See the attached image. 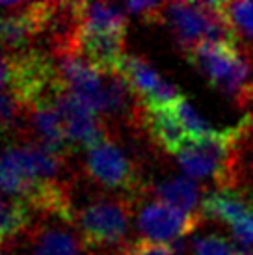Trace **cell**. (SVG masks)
<instances>
[{"label":"cell","mask_w":253,"mask_h":255,"mask_svg":"<svg viewBox=\"0 0 253 255\" xmlns=\"http://www.w3.org/2000/svg\"><path fill=\"white\" fill-rule=\"evenodd\" d=\"M164 6L160 2H125V9L128 13L138 15L147 22H162L164 17Z\"/></svg>","instance_id":"20"},{"label":"cell","mask_w":253,"mask_h":255,"mask_svg":"<svg viewBox=\"0 0 253 255\" xmlns=\"http://www.w3.org/2000/svg\"><path fill=\"white\" fill-rule=\"evenodd\" d=\"M54 7V2H32L0 13V45L17 52L26 50L30 39L47 30Z\"/></svg>","instance_id":"6"},{"label":"cell","mask_w":253,"mask_h":255,"mask_svg":"<svg viewBox=\"0 0 253 255\" xmlns=\"http://www.w3.org/2000/svg\"><path fill=\"white\" fill-rule=\"evenodd\" d=\"M88 175L108 190L136 194L140 190V175L128 156L110 140L93 147L86 155Z\"/></svg>","instance_id":"4"},{"label":"cell","mask_w":253,"mask_h":255,"mask_svg":"<svg viewBox=\"0 0 253 255\" xmlns=\"http://www.w3.org/2000/svg\"><path fill=\"white\" fill-rule=\"evenodd\" d=\"M7 86V56L2 54L0 50V90Z\"/></svg>","instance_id":"22"},{"label":"cell","mask_w":253,"mask_h":255,"mask_svg":"<svg viewBox=\"0 0 253 255\" xmlns=\"http://www.w3.org/2000/svg\"><path fill=\"white\" fill-rule=\"evenodd\" d=\"M199 213L203 218L222 222L231 229L253 213V198L246 190L220 188L205 196Z\"/></svg>","instance_id":"8"},{"label":"cell","mask_w":253,"mask_h":255,"mask_svg":"<svg viewBox=\"0 0 253 255\" xmlns=\"http://www.w3.org/2000/svg\"><path fill=\"white\" fill-rule=\"evenodd\" d=\"M141 123H143V127L147 128L151 138L164 151L173 153L175 156L183 151V147L190 140L181 120L177 118L173 103L166 105V107H156V108L143 107Z\"/></svg>","instance_id":"9"},{"label":"cell","mask_w":253,"mask_h":255,"mask_svg":"<svg viewBox=\"0 0 253 255\" xmlns=\"http://www.w3.org/2000/svg\"><path fill=\"white\" fill-rule=\"evenodd\" d=\"M58 75L62 82L78 99L84 103L93 114L101 116L105 110V78L95 65L84 56L71 54L62 56L58 62Z\"/></svg>","instance_id":"7"},{"label":"cell","mask_w":253,"mask_h":255,"mask_svg":"<svg viewBox=\"0 0 253 255\" xmlns=\"http://www.w3.org/2000/svg\"><path fill=\"white\" fill-rule=\"evenodd\" d=\"M125 32H80V56L101 73H116L123 54Z\"/></svg>","instance_id":"10"},{"label":"cell","mask_w":253,"mask_h":255,"mask_svg":"<svg viewBox=\"0 0 253 255\" xmlns=\"http://www.w3.org/2000/svg\"><path fill=\"white\" fill-rule=\"evenodd\" d=\"M237 140L239 125L224 130H212L201 140H188L183 151L177 155L179 168L188 175V179L203 181L212 177L216 183H220L231 160Z\"/></svg>","instance_id":"3"},{"label":"cell","mask_w":253,"mask_h":255,"mask_svg":"<svg viewBox=\"0 0 253 255\" xmlns=\"http://www.w3.org/2000/svg\"><path fill=\"white\" fill-rule=\"evenodd\" d=\"M0 255H6V254H4V252H0Z\"/></svg>","instance_id":"24"},{"label":"cell","mask_w":253,"mask_h":255,"mask_svg":"<svg viewBox=\"0 0 253 255\" xmlns=\"http://www.w3.org/2000/svg\"><path fill=\"white\" fill-rule=\"evenodd\" d=\"M225 17L231 22L235 32L246 39L253 41V2L242 0V2H229L225 4Z\"/></svg>","instance_id":"18"},{"label":"cell","mask_w":253,"mask_h":255,"mask_svg":"<svg viewBox=\"0 0 253 255\" xmlns=\"http://www.w3.org/2000/svg\"><path fill=\"white\" fill-rule=\"evenodd\" d=\"M82 32H125L126 15L108 2H78Z\"/></svg>","instance_id":"14"},{"label":"cell","mask_w":253,"mask_h":255,"mask_svg":"<svg viewBox=\"0 0 253 255\" xmlns=\"http://www.w3.org/2000/svg\"><path fill=\"white\" fill-rule=\"evenodd\" d=\"M58 78V67L41 50L26 49L7 56V88L26 110L49 99Z\"/></svg>","instance_id":"2"},{"label":"cell","mask_w":253,"mask_h":255,"mask_svg":"<svg viewBox=\"0 0 253 255\" xmlns=\"http://www.w3.org/2000/svg\"><path fill=\"white\" fill-rule=\"evenodd\" d=\"M116 73H120L121 77L125 78L130 86V90L138 95L140 101L147 99L149 95L162 84V78L153 69V65L149 64L147 60L134 56V54H125L121 58Z\"/></svg>","instance_id":"15"},{"label":"cell","mask_w":253,"mask_h":255,"mask_svg":"<svg viewBox=\"0 0 253 255\" xmlns=\"http://www.w3.org/2000/svg\"><path fill=\"white\" fill-rule=\"evenodd\" d=\"M121 255H173V252L169 248V244L138 239V241L126 244Z\"/></svg>","instance_id":"21"},{"label":"cell","mask_w":253,"mask_h":255,"mask_svg":"<svg viewBox=\"0 0 253 255\" xmlns=\"http://www.w3.org/2000/svg\"><path fill=\"white\" fill-rule=\"evenodd\" d=\"M32 255H86V244L65 227L43 226L32 235Z\"/></svg>","instance_id":"13"},{"label":"cell","mask_w":253,"mask_h":255,"mask_svg":"<svg viewBox=\"0 0 253 255\" xmlns=\"http://www.w3.org/2000/svg\"><path fill=\"white\" fill-rule=\"evenodd\" d=\"M192 255H235L237 246L224 235H205V237H196L192 241Z\"/></svg>","instance_id":"19"},{"label":"cell","mask_w":253,"mask_h":255,"mask_svg":"<svg viewBox=\"0 0 253 255\" xmlns=\"http://www.w3.org/2000/svg\"><path fill=\"white\" fill-rule=\"evenodd\" d=\"M28 110L30 123H32L35 136H37L35 143H39L47 151L63 158L73 147H71L69 140H67L63 121L60 118V114L56 112V108L52 107V103L49 99H45L41 103L34 105L32 108H28Z\"/></svg>","instance_id":"11"},{"label":"cell","mask_w":253,"mask_h":255,"mask_svg":"<svg viewBox=\"0 0 253 255\" xmlns=\"http://www.w3.org/2000/svg\"><path fill=\"white\" fill-rule=\"evenodd\" d=\"M201 222V213H181L160 201H151L143 205L138 214V229L143 235V239L162 244H169L177 239H186L196 231V227Z\"/></svg>","instance_id":"5"},{"label":"cell","mask_w":253,"mask_h":255,"mask_svg":"<svg viewBox=\"0 0 253 255\" xmlns=\"http://www.w3.org/2000/svg\"><path fill=\"white\" fill-rule=\"evenodd\" d=\"M173 108H175L177 118L181 120L190 140H201V138H205V136H209L212 132L209 121H205L203 116L197 112L196 107L186 97L175 101Z\"/></svg>","instance_id":"17"},{"label":"cell","mask_w":253,"mask_h":255,"mask_svg":"<svg viewBox=\"0 0 253 255\" xmlns=\"http://www.w3.org/2000/svg\"><path fill=\"white\" fill-rule=\"evenodd\" d=\"M132 222V201L101 198L77 214V227L86 246L108 248L125 241Z\"/></svg>","instance_id":"1"},{"label":"cell","mask_w":253,"mask_h":255,"mask_svg":"<svg viewBox=\"0 0 253 255\" xmlns=\"http://www.w3.org/2000/svg\"><path fill=\"white\" fill-rule=\"evenodd\" d=\"M201 194H205L203 186L188 177H171L155 186L156 201L186 214L199 213L197 205H199V201H203Z\"/></svg>","instance_id":"12"},{"label":"cell","mask_w":253,"mask_h":255,"mask_svg":"<svg viewBox=\"0 0 253 255\" xmlns=\"http://www.w3.org/2000/svg\"><path fill=\"white\" fill-rule=\"evenodd\" d=\"M30 222V207L22 199H0V244L21 233Z\"/></svg>","instance_id":"16"},{"label":"cell","mask_w":253,"mask_h":255,"mask_svg":"<svg viewBox=\"0 0 253 255\" xmlns=\"http://www.w3.org/2000/svg\"><path fill=\"white\" fill-rule=\"evenodd\" d=\"M235 255H253V252H252V250L240 248V246H239V248L235 250Z\"/></svg>","instance_id":"23"}]
</instances>
